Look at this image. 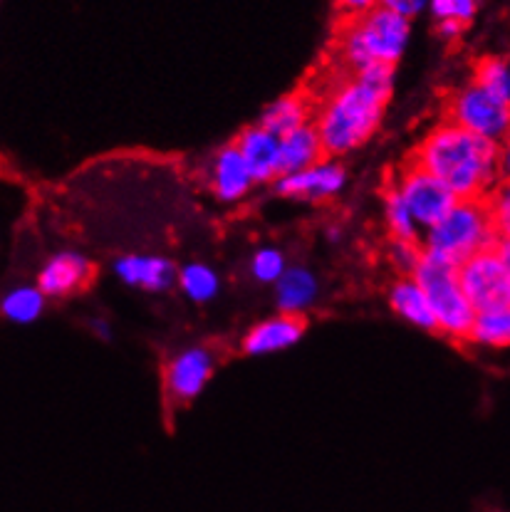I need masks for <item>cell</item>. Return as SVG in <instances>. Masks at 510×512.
<instances>
[{
    "label": "cell",
    "mask_w": 510,
    "mask_h": 512,
    "mask_svg": "<svg viewBox=\"0 0 510 512\" xmlns=\"http://www.w3.org/2000/svg\"><path fill=\"white\" fill-rule=\"evenodd\" d=\"M90 329H92V334H97V337L102 339V342H109V339H112V327H109V322L102 320V317L92 320Z\"/></svg>",
    "instance_id": "obj_32"
},
{
    "label": "cell",
    "mask_w": 510,
    "mask_h": 512,
    "mask_svg": "<svg viewBox=\"0 0 510 512\" xmlns=\"http://www.w3.org/2000/svg\"><path fill=\"white\" fill-rule=\"evenodd\" d=\"M288 268V260H285L283 250L278 248H258L251 255V263H248L251 278L260 285H275Z\"/></svg>",
    "instance_id": "obj_24"
},
{
    "label": "cell",
    "mask_w": 510,
    "mask_h": 512,
    "mask_svg": "<svg viewBox=\"0 0 510 512\" xmlns=\"http://www.w3.org/2000/svg\"><path fill=\"white\" fill-rule=\"evenodd\" d=\"M411 40V20L377 5L362 18H355L342 33L340 55L355 72L374 65L394 67L407 52Z\"/></svg>",
    "instance_id": "obj_4"
},
{
    "label": "cell",
    "mask_w": 510,
    "mask_h": 512,
    "mask_svg": "<svg viewBox=\"0 0 510 512\" xmlns=\"http://www.w3.org/2000/svg\"><path fill=\"white\" fill-rule=\"evenodd\" d=\"M411 161L444 181L459 201L491 198L503 184L501 144L476 137L449 119L426 132Z\"/></svg>",
    "instance_id": "obj_2"
},
{
    "label": "cell",
    "mask_w": 510,
    "mask_h": 512,
    "mask_svg": "<svg viewBox=\"0 0 510 512\" xmlns=\"http://www.w3.org/2000/svg\"><path fill=\"white\" fill-rule=\"evenodd\" d=\"M347 186V171L340 164V159H330L325 156L317 161L310 169L298 171V174H283L273 184V191L283 198H293V201H330V198L340 196Z\"/></svg>",
    "instance_id": "obj_10"
},
{
    "label": "cell",
    "mask_w": 510,
    "mask_h": 512,
    "mask_svg": "<svg viewBox=\"0 0 510 512\" xmlns=\"http://www.w3.org/2000/svg\"><path fill=\"white\" fill-rule=\"evenodd\" d=\"M501 176L503 181H510V134L501 144Z\"/></svg>",
    "instance_id": "obj_33"
},
{
    "label": "cell",
    "mask_w": 510,
    "mask_h": 512,
    "mask_svg": "<svg viewBox=\"0 0 510 512\" xmlns=\"http://www.w3.org/2000/svg\"><path fill=\"white\" fill-rule=\"evenodd\" d=\"M446 114H449V122L496 144H503L510 134L508 97L486 90L473 80L451 94Z\"/></svg>",
    "instance_id": "obj_6"
},
{
    "label": "cell",
    "mask_w": 510,
    "mask_h": 512,
    "mask_svg": "<svg viewBox=\"0 0 510 512\" xmlns=\"http://www.w3.org/2000/svg\"><path fill=\"white\" fill-rule=\"evenodd\" d=\"M305 322L298 315H280L268 317V320L258 322L243 334L241 349L248 357H268V354L285 352V349L295 347L303 339Z\"/></svg>",
    "instance_id": "obj_14"
},
{
    "label": "cell",
    "mask_w": 510,
    "mask_h": 512,
    "mask_svg": "<svg viewBox=\"0 0 510 512\" xmlns=\"http://www.w3.org/2000/svg\"><path fill=\"white\" fill-rule=\"evenodd\" d=\"M337 8L342 10L350 18H362L369 10H374L379 5V0H335Z\"/></svg>",
    "instance_id": "obj_30"
},
{
    "label": "cell",
    "mask_w": 510,
    "mask_h": 512,
    "mask_svg": "<svg viewBox=\"0 0 510 512\" xmlns=\"http://www.w3.org/2000/svg\"><path fill=\"white\" fill-rule=\"evenodd\" d=\"M473 82L486 87V90L508 97V87H510L508 62L501 60V57H483V60L476 65V72H473Z\"/></svg>",
    "instance_id": "obj_25"
},
{
    "label": "cell",
    "mask_w": 510,
    "mask_h": 512,
    "mask_svg": "<svg viewBox=\"0 0 510 512\" xmlns=\"http://www.w3.org/2000/svg\"><path fill=\"white\" fill-rule=\"evenodd\" d=\"M498 250H501L503 260H506V265L510 270V238H501V243H498Z\"/></svg>",
    "instance_id": "obj_34"
},
{
    "label": "cell",
    "mask_w": 510,
    "mask_h": 512,
    "mask_svg": "<svg viewBox=\"0 0 510 512\" xmlns=\"http://www.w3.org/2000/svg\"><path fill=\"white\" fill-rule=\"evenodd\" d=\"M280 156H283V174H298L325 159V146L315 122L280 137Z\"/></svg>",
    "instance_id": "obj_18"
},
{
    "label": "cell",
    "mask_w": 510,
    "mask_h": 512,
    "mask_svg": "<svg viewBox=\"0 0 510 512\" xmlns=\"http://www.w3.org/2000/svg\"><path fill=\"white\" fill-rule=\"evenodd\" d=\"M216 372V354L204 344L184 347L171 354L164 367V391L174 404H191L199 399Z\"/></svg>",
    "instance_id": "obj_9"
},
{
    "label": "cell",
    "mask_w": 510,
    "mask_h": 512,
    "mask_svg": "<svg viewBox=\"0 0 510 512\" xmlns=\"http://www.w3.org/2000/svg\"><path fill=\"white\" fill-rule=\"evenodd\" d=\"M379 5L387 10H392V13L402 15V18L411 20L429 8V0H379Z\"/></svg>",
    "instance_id": "obj_29"
},
{
    "label": "cell",
    "mask_w": 510,
    "mask_h": 512,
    "mask_svg": "<svg viewBox=\"0 0 510 512\" xmlns=\"http://www.w3.org/2000/svg\"><path fill=\"white\" fill-rule=\"evenodd\" d=\"M206 181L213 196L221 203H231V206L233 203H241L258 184L236 144L221 146L211 156L206 169Z\"/></svg>",
    "instance_id": "obj_11"
},
{
    "label": "cell",
    "mask_w": 510,
    "mask_h": 512,
    "mask_svg": "<svg viewBox=\"0 0 510 512\" xmlns=\"http://www.w3.org/2000/svg\"><path fill=\"white\" fill-rule=\"evenodd\" d=\"M392 186L397 188V193L407 203L416 223L424 228V233L434 228L459 203V198L454 196V191L444 181H439L434 174L416 166L414 161H411L407 169L399 171L397 181Z\"/></svg>",
    "instance_id": "obj_7"
},
{
    "label": "cell",
    "mask_w": 510,
    "mask_h": 512,
    "mask_svg": "<svg viewBox=\"0 0 510 512\" xmlns=\"http://www.w3.org/2000/svg\"><path fill=\"white\" fill-rule=\"evenodd\" d=\"M387 300L394 315L407 322V325L421 329V332H439L436 317L431 312L429 297H426L424 287L419 285V280L414 275H404V278L394 282L389 287Z\"/></svg>",
    "instance_id": "obj_16"
},
{
    "label": "cell",
    "mask_w": 510,
    "mask_h": 512,
    "mask_svg": "<svg viewBox=\"0 0 510 512\" xmlns=\"http://www.w3.org/2000/svg\"><path fill=\"white\" fill-rule=\"evenodd\" d=\"M429 13L436 23L468 25L478 13V0H429Z\"/></svg>",
    "instance_id": "obj_26"
},
{
    "label": "cell",
    "mask_w": 510,
    "mask_h": 512,
    "mask_svg": "<svg viewBox=\"0 0 510 512\" xmlns=\"http://www.w3.org/2000/svg\"><path fill=\"white\" fill-rule=\"evenodd\" d=\"M463 28H466V25L461 23H436V30H439V35L444 40H456L463 33Z\"/></svg>",
    "instance_id": "obj_31"
},
{
    "label": "cell",
    "mask_w": 510,
    "mask_h": 512,
    "mask_svg": "<svg viewBox=\"0 0 510 512\" xmlns=\"http://www.w3.org/2000/svg\"><path fill=\"white\" fill-rule=\"evenodd\" d=\"M176 287L184 292L186 300L196 302V305H206V302L216 300L218 292H221V278H218L211 265L186 263L179 268Z\"/></svg>",
    "instance_id": "obj_22"
},
{
    "label": "cell",
    "mask_w": 510,
    "mask_h": 512,
    "mask_svg": "<svg viewBox=\"0 0 510 512\" xmlns=\"http://www.w3.org/2000/svg\"><path fill=\"white\" fill-rule=\"evenodd\" d=\"M394 82V67L374 65L355 72L330 90L315 114V127L325 146V156L342 159L362 149L377 134L394 94Z\"/></svg>",
    "instance_id": "obj_1"
},
{
    "label": "cell",
    "mask_w": 510,
    "mask_h": 512,
    "mask_svg": "<svg viewBox=\"0 0 510 512\" xmlns=\"http://www.w3.org/2000/svg\"><path fill=\"white\" fill-rule=\"evenodd\" d=\"M508 70H510V62H508ZM508 102H510V87H508Z\"/></svg>",
    "instance_id": "obj_36"
},
{
    "label": "cell",
    "mask_w": 510,
    "mask_h": 512,
    "mask_svg": "<svg viewBox=\"0 0 510 512\" xmlns=\"http://www.w3.org/2000/svg\"><path fill=\"white\" fill-rule=\"evenodd\" d=\"M501 238H510V181H503L488 198Z\"/></svg>",
    "instance_id": "obj_28"
},
{
    "label": "cell",
    "mask_w": 510,
    "mask_h": 512,
    "mask_svg": "<svg viewBox=\"0 0 510 512\" xmlns=\"http://www.w3.org/2000/svg\"><path fill=\"white\" fill-rule=\"evenodd\" d=\"M114 275L132 290L159 295V292L171 290L176 285L179 268L164 255L129 253L114 260Z\"/></svg>",
    "instance_id": "obj_13"
},
{
    "label": "cell",
    "mask_w": 510,
    "mask_h": 512,
    "mask_svg": "<svg viewBox=\"0 0 510 512\" xmlns=\"http://www.w3.org/2000/svg\"><path fill=\"white\" fill-rule=\"evenodd\" d=\"M310 112V102H307L305 97H300V94H285V97L273 99V102L263 109L258 124H263L265 129H270V132L278 134V137H285V134L310 124L307 122V119H310Z\"/></svg>",
    "instance_id": "obj_19"
},
{
    "label": "cell",
    "mask_w": 510,
    "mask_h": 512,
    "mask_svg": "<svg viewBox=\"0 0 510 512\" xmlns=\"http://www.w3.org/2000/svg\"><path fill=\"white\" fill-rule=\"evenodd\" d=\"M325 235H327V240H330V243H340V240H342V231L337 226L327 228Z\"/></svg>",
    "instance_id": "obj_35"
},
{
    "label": "cell",
    "mask_w": 510,
    "mask_h": 512,
    "mask_svg": "<svg viewBox=\"0 0 510 512\" xmlns=\"http://www.w3.org/2000/svg\"><path fill=\"white\" fill-rule=\"evenodd\" d=\"M275 305L285 315H303L317 302L320 295V282L315 273L305 265H290L285 275L275 282Z\"/></svg>",
    "instance_id": "obj_17"
},
{
    "label": "cell",
    "mask_w": 510,
    "mask_h": 512,
    "mask_svg": "<svg viewBox=\"0 0 510 512\" xmlns=\"http://www.w3.org/2000/svg\"><path fill=\"white\" fill-rule=\"evenodd\" d=\"M498 243H501V233H498L488 198L459 201L421 238V248L426 255L446 260L456 268L486 250H496Z\"/></svg>",
    "instance_id": "obj_3"
},
{
    "label": "cell",
    "mask_w": 510,
    "mask_h": 512,
    "mask_svg": "<svg viewBox=\"0 0 510 512\" xmlns=\"http://www.w3.org/2000/svg\"><path fill=\"white\" fill-rule=\"evenodd\" d=\"M414 278L419 280L426 297H429L439 332L451 339H468L473 320H476V307L471 305L466 290H463L459 268L424 253V260L416 268Z\"/></svg>",
    "instance_id": "obj_5"
},
{
    "label": "cell",
    "mask_w": 510,
    "mask_h": 512,
    "mask_svg": "<svg viewBox=\"0 0 510 512\" xmlns=\"http://www.w3.org/2000/svg\"><path fill=\"white\" fill-rule=\"evenodd\" d=\"M389 260L394 268L404 275H414L419 263L424 260V248L414 240H392L389 245Z\"/></svg>",
    "instance_id": "obj_27"
},
{
    "label": "cell",
    "mask_w": 510,
    "mask_h": 512,
    "mask_svg": "<svg viewBox=\"0 0 510 512\" xmlns=\"http://www.w3.org/2000/svg\"><path fill=\"white\" fill-rule=\"evenodd\" d=\"M95 278V263L77 250H60L50 255L38 273L35 285L45 292V297L62 300V297L77 295L85 285Z\"/></svg>",
    "instance_id": "obj_12"
},
{
    "label": "cell",
    "mask_w": 510,
    "mask_h": 512,
    "mask_svg": "<svg viewBox=\"0 0 510 512\" xmlns=\"http://www.w3.org/2000/svg\"><path fill=\"white\" fill-rule=\"evenodd\" d=\"M468 342L486 349L510 347V305L476 312Z\"/></svg>",
    "instance_id": "obj_21"
},
{
    "label": "cell",
    "mask_w": 510,
    "mask_h": 512,
    "mask_svg": "<svg viewBox=\"0 0 510 512\" xmlns=\"http://www.w3.org/2000/svg\"><path fill=\"white\" fill-rule=\"evenodd\" d=\"M236 146L241 149L248 169L253 171L258 184H270L283 176V156H280V137L265 129L263 124L243 129L241 137L236 139Z\"/></svg>",
    "instance_id": "obj_15"
},
{
    "label": "cell",
    "mask_w": 510,
    "mask_h": 512,
    "mask_svg": "<svg viewBox=\"0 0 510 512\" xmlns=\"http://www.w3.org/2000/svg\"><path fill=\"white\" fill-rule=\"evenodd\" d=\"M459 278L476 312L510 305V270L498 248L459 265Z\"/></svg>",
    "instance_id": "obj_8"
},
{
    "label": "cell",
    "mask_w": 510,
    "mask_h": 512,
    "mask_svg": "<svg viewBox=\"0 0 510 512\" xmlns=\"http://www.w3.org/2000/svg\"><path fill=\"white\" fill-rule=\"evenodd\" d=\"M45 292L38 285H15L5 290L0 312L10 325H33L45 310Z\"/></svg>",
    "instance_id": "obj_20"
},
{
    "label": "cell",
    "mask_w": 510,
    "mask_h": 512,
    "mask_svg": "<svg viewBox=\"0 0 510 512\" xmlns=\"http://www.w3.org/2000/svg\"><path fill=\"white\" fill-rule=\"evenodd\" d=\"M384 223H387V231L392 235V240H414L419 243V238H424V228L416 223V218L411 216L407 203L402 201V196L397 193V188L389 186V191L384 193Z\"/></svg>",
    "instance_id": "obj_23"
}]
</instances>
